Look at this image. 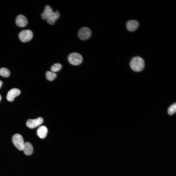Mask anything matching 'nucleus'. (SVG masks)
I'll list each match as a JSON object with an SVG mask.
<instances>
[{
    "instance_id": "obj_1",
    "label": "nucleus",
    "mask_w": 176,
    "mask_h": 176,
    "mask_svg": "<svg viewBox=\"0 0 176 176\" xmlns=\"http://www.w3.org/2000/svg\"><path fill=\"white\" fill-rule=\"evenodd\" d=\"M144 62L141 57L136 56L134 57L131 60L130 65L131 69L136 72H140L143 69L144 66Z\"/></svg>"
},
{
    "instance_id": "obj_2",
    "label": "nucleus",
    "mask_w": 176,
    "mask_h": 176,
    "mask_svg": "<svg viewBox=\"0 0 176 176\" xmlns=\"http://www.w3.org/2000/svg\"><path fill=\"white\" fill-rule=\"evenodd\" d=\"M68 59L69 63L72 65L77 66L82 63L83 57L79 54L74 52L71 53L69 55Z\"/></svg>"
},
{
    "instance_id": "obj_3",
    "label": "nucleus",
    "mask_w": 176,
    "mask_h": 176,
    "mask_svg": "<svg viewBox=\"0 0 176 176\" xmlns=\"http://www.w3.org/2000/svg\"><path fill=\"white\" fill-rule=\"evenodd\" d=\"M12 141L15 146L19 150H23L24 143L22 136L20 134H16L12 136Z\"/></svg>"
},
{
    "instance_id": "obj_4",
    "label": "nucleus",
    "mask_w": 176,
    "mask_h": 176,
    "mask_svg": "<svg viewBox=\"0 0 176 176\" xmlns=\"http://www.w3.org/2000/svg\"><path fill=\"white\" fill-rule=\"evenodd\" d=\"M33 36V32L29 30H24L21 31L19 35L20 39L23 42H27L30 40Z\"/></svg>"
},
{
    "instance_id": "obj_5",
    "label": "nucleus",
    "mask_w": 176,
    "mask_h": 176,
    "mask_svg": "<svg viewBox=\"0 0 176 176\" xmlns=\"http://www.w3.org/2000/svg\"><path fill=\"white\" fill-rule=\"evenodd\" d=\"M91 32L88 28L84 27L81 28L79 31L78 36L82 40H85L89 39L91 36Z\"/></svg>"
},
{
    "instance_id": "obj_6",
    "label": "nucleus",
    "mask_w": 176,
    "mask_h": 176,
    "mask_svg": "<svg viewBox=\"0 0 176 176\" xmlns=\"http://www.w3.org/2000/svg\"><path fill=\"white\" fill-rule=\"evenodd\" d=\"M43 120L42 118L39 117L36 119L28 120L26 122V125L29 128L33 129L38 126L42 123Z\"/></svg>"
},
{
    "instance_id": "obj_7",
    "label": "nucleus",
    "mask_w": 176,
    "mask_h": 176,
    "mask_svg": "<svg viewBox=\"0 0 176 176\" xmlns=\"http://www.w3.org/2000/svg\"><path fill=\"white\" fill-rule=\"evenodd\" d=\"M21 93L19 89L16 88H13L11 89L8 92L7 99L9 101H13L15 97L19 96Z\"/></svg>"
},
{
    "instance_id": "obj_8",
    "label": "nucleus",
    "mask_w": 176,
    "mask_h": 176,
    "mask_svg": "<svg viewBox=\"0 0 176 176\" xmlns=\"http://www.w3.org/2000/svg\"><path fill=\"white\" fill-rule=\"evenodd\" d=\"M139 26V22L135 20H130L127 22L126 24L127 29L131 32H133Z\"/></svg>"
},
{
    "instance_id": "obj_9",
    "label": "nucleus",
    "mask_w": 176,
    "mask_h": 176,
    "mask_svg": "<svg viewBox=\"0 0 176 176\" xmlns=\"http://www.w3.org/2000/svg\"><path fill=\"white\" fill-rule=\"evenodd\" d=\"M15 22L18 26L23 27L27 25L28 21L27 18L24 16L20 15H18L16 17Z\"/></svg>"
},
{
    "instance_id": "obj_10",
    "label": "nucleus",
    "mask_w": 176,
    "mask_h": 176,
    "mask_svg": "<svg viewBox=\"0 0 176 176\" xmlns=\"http://www.w3.org/2000/svg\"><path fill=\"white\" fill-rule=\"evenodd\" d=\"M47 132V128L45 126H42L38 129L37 131V134L39 137L43 139L46 137Z\"/></svg>"
},
{
    "instance_id": "obj_11",
    "label": "nucleus",
    "mask_w": 176,
    "mask_h": 176,
    "mask_svg": "<svg viewBox=\"0 0 176 176\" xmlns=\"http://www.w3.org/2000/svg\"><path fill=\"white\" fill-rule=\"evenodd\" d=\"M60 16V14L59 13L53 12L46 19L47 22L50 25H53Z\"/></svg>"
},
{
    "instance_id": "obj_12",
    "label": "nucleus",
    "mask_w": 176,
    "mask_h": 176,
    "mask_svg": "<svg viewBox=\"0 0 176 176\" xmlns=\"http://www.w3.org/2000/svg\"><path fill=\"white\" fill-rule=\"evenodd\" d=\"M53 12L51 7L49 5H46L44 11L41 13V16L43 20H46L49 16Z\"/></svg>"
},
{
    "instance_id": "obj_13",
    "label": "nucleus",
    "mask_w": 176,
    "mask_h": 176,
    "mask_svg": "<svg viewBox=\"0 0 176 176\" xmlns=\"http://www.w3.org/2000/svg\"><path fill=\"white\" fill-rule=\"evenodd\" d=\"M23 150L25 155H29L32 154L33 148L31 144L29 142H27L24 143Z\"/></svg>"
},
{
    "instance_id": "obj_14",
    "label": "nucleus",
    "mask_w": 176,
    "mask_h": 176,
    "mask_svg": "<svg viewBox=\"0 0 176 176\" xmlns=\"http://www.w3.org/2000/svg\"><path fill=\"white\" fill-rule=\"evenodd\" d=\"M45 76L46 79L50 81L53 80L57 76L56 74L55 73L49 71L46 72Z\"/></svg>"
},
{
    "instance_id": "obj_15",
    "label": "nucleus",
    "mask_w": 176,
    "mask_h": 176,
    "mask_svg": "<svg viewBox=\"0 0 176 176\" xmlns=\"http://www.w3.org/2000/svg\"><path fill=\"white\" fill-rule=\"evenodd\" d=\"M10 71L7 68L3 67L0 69V75L2 76L7 77L10 76Z\"/></svg>"
},
{
    "instance_id": "obj_16",
    "label": "nucleus",
    "mask_w": 176,
    "mask_h": 176,
    "mask_svg": "<svg viewBox=\"0 0 176 176\" xmlns=\"http://www.w3.org/2000/svg\"><path fill=\"white\" fill-rule=\"evenodd\" d=\"M62 65L59 63H56L53 65L51 67L52 72H57L59 71L62 68Z\"/></svg>"
},
{
    "instance_id": "obj_17",
    "label": "nucleus",
    "mask_w": 176,
    "mask_h": 176,
    "mask_svg": "<svg viewBox=\"0 0 176 176\" xmlns=\"http://www.w3.org/2000/svg\"><path fill=\"white\" fill-rule=\"evenodd\" d=\"M176 111V104L174 103L171 105L169 108L167 112L168 114L170 115H173Z\"/></svg>"
},
{
    "instance_id": "obj_18",
    "label": "nucleus",
    "mask_w": 176,
    "mask_h": 176,
    "mask_svg": "<svg viewBox=\"0 0 176 176\" xmlns=\"http://www.w3.org/2000/svg\"><path fill=\"white\" fill-rule=\"evenodd\" d=\"M2 82L0 80V88L2 85Z\"/></svg>"
},
{
    "instance_id": "obj_19",
    "label": "nucleus",
    "mask_w": 176,
    "mask_h": 176,
    "mask_svg": "<svg viewBox=\"0 0 176 176\" xmlns=\"http://www.w3.org/2000/svg\"><path fill=\"white\" fill-rule=\"evenodd\" d=\"M55 12L57 13H59V12L58 11L56 10L55 11Z\"/></svg>"
},
{
    "instance_id": "obj_20",
    "label": "nucleus",
    "mask_w": 176,
    "mask_h": 176,
    "mask_svg": "<svg viewBox=\"0 0 176 176\" xmlns=\"http://www.w3.org/2000/svg\"><path fill=\"white\" fill-rule=\"evenodd\" d=\"M1 99V95H0V102Z\"/></svg>"
}]
</instances>
